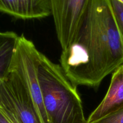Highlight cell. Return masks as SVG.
Segmentation results:
<instances>
[{"label":"cell","instance_id":"obj_11","mask_svg":"<svg viewBox=\"0 0 123 123\" xmlns=\"http://www.w3.org/2000/svg\"><path fill=\"white\" fill-rule=\"evenodd\" d=\"M0 123H13L1 111H0Z\"/></svg>","mask_w":123,"mask_h":123},{"label":"cell","instance_id":"obj_12","mask_svg":"<svg viewBox=\"0 0 123 123\" xmlns=\"http://www.w3.org/2000/svg\"><path fill=\"white\" fill-rule=\"evenodd\" d=\"M4 76H5L4 75H2V74H0V82H1V80H2V78H3L4 77Z\"/></svg>","mask_w":123,"mask_h":123},{"label":"cell","instance_id":"obj_10","mask_svg":"<svg viewBox=\"0 0 123 123\" xmlns=\"http://www.w3.org/2000/svg\"><path fill=\"white\" fill-rule=\"evenodd\" d=\"M111 1L115 15L123 26V4L117 0H111Z\"/></svg>","mask_w":123,"mask_h":123},{"label":"cell","instance_id":"obj_6","mask_svg":"<svg viewBox=\"0 0 123 123\" xmlns=\"http://www.w3.org/2000/svg\"><path fill=\"white\" fill-rule=\"evenodd\" d=\"M0 12L20 19H40L52 13L50 0H0Z\"/></svg>","mask_w":123,"mask_h":123},{"label":"cell","instance_id":"obj_9","mask_svg":"<svg viewBox=\"0 0 123 123\" xmlns=\"http://www.w3.org/2000/svg\"><path fill=\"white\" fill-rule=\"evenodd\" d=\"M90 123H123V105L112 112Z\"/></svg>","mask_w":123,"mask_h":123},{"label":"cell","instance_id":"obj_2","mask_svg":"<svg viewBox=\"0 0 123 123\" xmlns=\"http://www.w3.org/2000/svg\"><path fill=\"white\" fill-rule=\"evenodd\" d=\"M37 74L48 123H87L81 98L60 64L39 52Z\"/></svg>","mask_w":123,"mask_h":123},{"label":"cell","instance_id":"obj_8","mask_svg":"<svg viewBox=\"0 0 123 123\" xmlns=\"http://www.w3.org/2000/svg\"><path fill=\"white\" fill-rule=\"evenodd\" d=\"M19 36L13 31L0 32V74L8 72Z\"/></svg>","mask_w":123,"mask_h":123},{"label":"cell","instance_id":"obj_7","mask_svg":"<svg viewBox=\"0 0 123 123\" xmlns=\"http://www.w3.org/2000/svg\"><path fill=\"white\" fill-rule=\"evenodd\" d=\"M123 105V66L113 73L106 94L98 106L89 115L87 123L94 122Z\"/></svg>","mask_w":123,"mask_h":123},{"label":"cell","instance_id":"obj_3","mask_svg":"<svg viewBox=\"0 0 123 123\" xmlns=\"http://www.w3.org/2000/svg\"><path fill=\"white\" fill-rule=\"evenodd\" d=\"M0 111L13 123H43L24 83L9 70L0 82Z\"/></svg>","mask_w":123,"mask_h":123},{"label":"cell","instance_id":"obj_13","mask_svg":"<svg viewBox=\"0 0 123 123\" xmlns=\"http://www.w3.org/2000/svg\"><path fill=\"white\" fill-rule=\"evenodd\" d=\"M117 1H120V2H121V3H122V4H123V0H117Z\"/></svg>","mask_w":123,"mask_h":123},{"label":"cell","instance_id":"obj_5","mask_svg":"<svg viewBox=\"0 0 123 123\" xmlns=\"http://www.w3.org/2000/svg\"><path fill=\"white\" fill-rule=\"evenodd\" d=\"M50 1L56 36L63 50L73 40L90 0Z\"/></svg>","mask_w":123,"mask_h":123},{"label":"cell","instance_id":"obj_1","mask_svg":"<svg viewBox=\"0 0 123 123\" xmlns=\"http://www.w3.org/2000/svg\"><path fill=\"white\" fill-rule=\"evenodd\" d=\"M60 61L74 86L94 88L123 66V26L111 0H90L73 40L62 50Z\"/></svg>","mask_w":123,"mask_h":123},{"label":"cell","instance_id":"obj_4","mask_svg":"<svg viewBox=\"0 0 123 123\" xmlns=\"http://www.w3.org/2000/svg\"><path fill=\"white\" fill-rule=\"evenodd\" d=\"M39 50L24 34L19 36L8 70L20 78L34 102L43 123H48L37 74Z\"/></svg>","mask_w":123,"mask_h":123}]
</instances>
